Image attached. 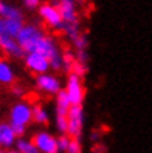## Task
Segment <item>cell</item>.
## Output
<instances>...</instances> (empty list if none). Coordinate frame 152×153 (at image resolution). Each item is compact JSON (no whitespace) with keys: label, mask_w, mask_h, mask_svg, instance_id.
Returning a JSON list of instances; mask_svg holds the SVG:
<instances>
[{"label":"cell","mask_w":152,"mask_h":153,"mask_svg":"<svg viewBox=\"0 0 152 153\" xmlns=\"http://www.w3.org/2000/svg\"><path fill=\"white\" fill-rule=\"evenodd\" d=\"M33 122V105L27 100L15 102L9 109V124L13 127L18 137H22L27 127Z\"/></svg>","instance_id":"cell-1"},{"label":"cell","mask_w":152,"mask_h":153,"mask_svg":"<svg viewBox=\"0 0 152 153\" xmlns=\"http://www.w3.org/2000/svg\"><path fill=\"white\" fill-rule=\"evenodd\" d=\"M34 52L47 57L50 60V66L53 71H61L64 68V52L61 50V46L52 36L46 34L43 38H40L31 53Z\"/></svg>","instance_id":"cell-2"},{"label":"cell","mask_w":152,"mask_h":153,"mask_svg":"<svg viewBox=\"0 0 152 153\" xmlns=\"http://www.w3.org/2000/svg\"><path fill=\"white\" fill-rule=\"evenodd\" d=\"M46 36L44 30L37 25V24H24L22 30L19 31L18 37H16V41L19 43V46L24 49L25 55L27 53H31L34 46L37 44V41L40 38H43Z\"/></svg>","instance_id":"cell-3"},{"label":"cell","mask_w":152,"mask_h":153,"mask_svg":"<svg viewBox=\"0 0 152 153\" xmlns=\"http://www.w3.org/2000/svg\"><path fill=\"white\" fill-rule=\"evenodd\" d=\"M64 91L67 93L73 106H83V102H84V97H86V88H84L81 76H78L74 72H70L67 76Z\"/></svg>","instance_id":"cell-4"},{"label":"cell","mask_w":152,"mask_h":153,"mask_svg":"<svg viewBox=\"0 0 152 153\" xmlns=\"http://www.w3.org/2000/svg\"><path fill=\"white\" fill-rule=\"evenodd\" d=\"M34 85L40 93L47 96H56L61 90H64L62 87V81L59 79V76H56L52 72H46V74H40L36 75L34 78Z\"/></svg>","instance_id":"cell-5"},{"label":"cell","mask_w":152,"mask_h":153,"mask_svg":"<svg viewBox=\"0 0 152 153\" xmlns=\"http://www.w3.org/2000/svg\"><path fill=\"white\" fill-rule=\"evenodd\" d=\"M38 15L47 27H50L52 30H56V31H62L65 22H64V18H62L58 6H53L52 3H43L38 7Z\"/></svg>","instance_id":"cell-6"},{"label":"cell","mask_w":152,"mask_h":153,"mask_svg":"<svg viewBox=\"0 0 152 153\" xmlns=\"http://www.w3.org/2000/svg\"><path fill=\"white\" fill-rule=\"evenodd\" d=\"M67 121H68V135L71 138H78L83 134L84 128V109L83 106H71L70 112L67 115Z\"/></svg>","instance_id":"cell-7"},{"label":"cell","mask_w":152,"mask_h":153,"mask_svg":"<svg viewBox=\"0 0 152 153\" xmlns=\"http://www.w3.org/2000/svg\"><path fill=\"white\" fill-rule=\"evenodd\" d=\"M24 65L25 68L33 72L34 75H40V74H46L50 72L52 66H50V60L46 56L40 55V53H27L24 56Z\"/></svg>","instance_id":"cell-8"},{"label":"cell","mask_w":152,"mask_h":153,"mask_svg":"<svg viewBox=\"0 0 152 153\" xmlns=\"http://www.w3.org/2000/svg\"><path fill=\"white\" fill-rule=\"evenodd\" d=\"M31 140L34 141V144L37 146L40 153H59L58 149V140L56 137L50 131L46 130H40L31 137Z\"/></svg>","instance_id":"cell-9"},{"label":"cell","mask_w":152,"mask_h":153,"mask_svg":"<svg viewBox=\"0 0 152 153\" xmlns=\"http://www.w3.org/2000/svg\"><path fill=\"white\" fill-rule=\"evenodd\" d=\"M0 50L7 57L12 59H24L25 52L19 46L16 38L9 37V36H0Z\"/></svg>","instance_id":"cell-10"},{"label":"cell","mask_w":152,"mask_h":153,"mask_svg":"<svg viewBox=\"0 0 152 153\" xmlns=\"http://www.w3.org/2000/svg\"><path fill=\"white\" fill-rule=\"evenodd\" d=\"M58 9H59L65 24H80L78 22V10H77V0H58Z\"/></svg>","instance_id":"cell-11"},{"label":"cell","mask_w":152,"mask_h":153,"mask_svg":"<svg viewBox=\"0 0 152 153\" xmlns=\"http://www.w3.org/2000/svg\"><path fill=\"white\" fill-rule=\"evenodd\" d=\"M18 135L9 121H0V149H12L15 147Z\"/></svg>","instance_id":"cell-12"},{"label":"cell","mask_w":152,"mask_h":153,"mask_svg":"<svg viewBox=\"0 0 152 153\" xmlns=\"http://www.w3.org/2000/svg\"><path fill=\"white\" fill-rule=\"evenodd\" d=\"M16 81V72L6 57H0V85L9 87Z\"/></svg>","instance_id":"cell-13"},{"label":"cell","mask_w":152,"mask_h":153,"mask_svg":"<svg viewBox=\"0 0 152 153\" xmlns=\"http://www.w3.org/2000/svg\"><path fill=\"white\" fill-rule=\"evenodd\" d=\"M24 27L22 19H3L0 18V36H9L16 38Z\"/></svg>","instance_id":"cell-14"},{"label":"cell","mask_w":152,"mask_h":153,"mask_svg":"<svg viewBox=\"0 0 152 153\" xmlns=\"http://www.w3.org/2000/svg\"><path fill=\"white\" fill-rule=\"evenodd\" d=\"M0 18L3 19H22L24 21V15H22V10L13 6V4H9L3 0H0Z\"/></svg>","instance_id":"cell-15"},{"label":"cell","mask_w":152,"mask_h":153,"mask_svg":"<svg viewBox=\"0 0 152 153\" xmlns=\"http://www.w3.org/2000/svg\"><path fill=\"white\" fill-rule=\"evenodd\" d=\"M71 102L68 99L67 93L64 90H61L56 96H55V111H56V115H68L70 109H71Z\"/></svg>","instance_id":"cell-16"},{"label":"cell","mask_w":152,"mask_h":153,"mask_svg":"<svg viewBox=\"0 0 152 153\" xmlns=\"http://www.w3.org/2000/svg\"><path fill=\"white\" fill-rule=\"evenodd\" d=\"M33 122L37 125H47L50 122V114L41 105H33Z\"/></svg>","instance_id":"cell-17"},{"label":"cell","mask_w":152,"mask_h":153,"mask_svg":"<svg viewBox=\"0 0 152 153\" xmlns=\"http://www.w3.org/2000/svg\"><path fill=\"white\" fill-rule=\"evenodd\" d=\"M15 149L21 153H40L37 146L34 144V141L31 138H25V137H18Z\"/></svg>","instance_id":"cell-18"},{"label":"cell","mask_w":152,"mask_h":153,"mask_svg":"<svg viewBox=\"0 0 152 153\" xmlns=\"http://www.w3.org/2000/svg\"><path fill=\"white\" fill-rule=\"evenodd\" d=\"M62 33L65 34V37L70 40L71 44L83 34L81 30H80V24H65L64 28H62Z\"/></svg>","instance_id":"cell-19"},{"label":"cell","mask_w":152,"mask_h":153,"mask_svg":"<svg viewBox=\"0 0 152 153\" xmlns=\"http://www.w3.org/2000/svg\"><path fill=\"white\" fill-rule=\"evenodd\" d=\"M55 128L59 134L68 133V121L65 115H56L55 116Z\"/></svg>","instance_id":"cell-20"},{"label":"cell","mask_w":152,"mask_h":153,"mask_svg":"<svg viewBox=\"0 0 152 153\" xmlns=\"http://www.w3.org/2000/svg\"><path fill=\"white\" fill-rule=\"evenodd\" d=\"M58 140V149L59 153H67V149L70 146V141H71V137L68 134H59L56 137Z\"/></svg>","instance_id":"cell-21"},{"label":"cell","mask_w":152,"mask_h":153,"mask_svg":"<svg viewBox=\"0 0 152 153\" xmlns=\"http://www.w3.org/2000/svg\"><path fill=\"white\" fill-rule=\"evenodd\" d=\"M73 47L76 49V52L87 50V47H89V40H87V36H86V34H81V36L77 38L74 43H73Z\"/></svg>","instance_id":"cell-22"},{"label":"cell","mask_w":152,"mask_h":153,"mask_svg":"<svg viewBox=\"0 0 152 153\" xmlns=\"http://www.w3.org/2000/svg\"><path fill=\"white\" fill-rule=\"evenodd\" d=\"M76 62V53L73 52H64V71H71L73 69V65Z\"/></svg>","instance_id":"cell-23"},{"label":"cell","mask_w":152,"mask_h":153,"mask_svg":"<svg viewBox=\"0 0 152 153\" xmlns=\"http://www.w3.org/2000/svg\"><path fill=\"white\" fill-rule=\"evenodd\" d=\"M71 72H74L77 74L78 76H81V78H84V75L87 74V65H84V63H80V62H74V65H73V69H71Z\"/></svg>","instance_id":"cell-24"},{"label":"cell","mask_w":152,"mask_h":153,"mask_svg":"<svg viewBox=\"0 0 152 153\" xmlns=\"http://www.w3.org/2000/svg\"><path fill=\"white\" fill-rule=\"evenodd\" d=\"M83 152V147H81V143L78 138H71L70 141V146L67 149V153H81Z\"/></svg>","instance_id":"cell-25"},{"label":"cell","mask_w":152,"mask_h":153,"mask_svg":"<svg viewBox=\"0 0 152 153\" xmlns=\"http://www.w3.org/2000/svg\"><path fill=\"white\" fill-rule=\"evenodd\" d=\"M24 6L30 10H34V9H38L41 6V0H22Z\"/></svg>","instance_id":"cell-26"},{"label":"cell","mask_w":152,"mask_h":153,"mask_svg":"<svg viewBox=\"0 0 152 153\" xmlns=\"http://www.w3.org/2000/svg\"><path fill=\"white\" fill-rule=\"evenodd\" d=\"M25 93V90H24V87L22 85H13L12 87V94L16 96V97H22Z\"/></svg>","instance_id":"cell-27"},{"label":"cell","mask_w":152,"mask_h":153,"mask_svg":"<svg viewBox=\"0 0 152 153\" xmlns=\"http://www.w3.org/2000/svg\"><path fill=\"white\" fill-rule=\"evenodd\" d=\"M7 153H21V152H19V150H16V149L13 147V149H9V150H7Z\"/></svg>","instance_id":"cell-28"},{"label":"cell","mask_w":152,"mask_h":153,"mask_svg":"<svg viewBox=\"0 0 152 153\" xmlns=\"http://www.w3.org/2000/svg\"><path fill=\"white\" fill-rule=\"evenodd\" d=\"M0 153H7V150L6 149H0Z\"/></svg>","instance_id":"cell-29"}]
</instances>
